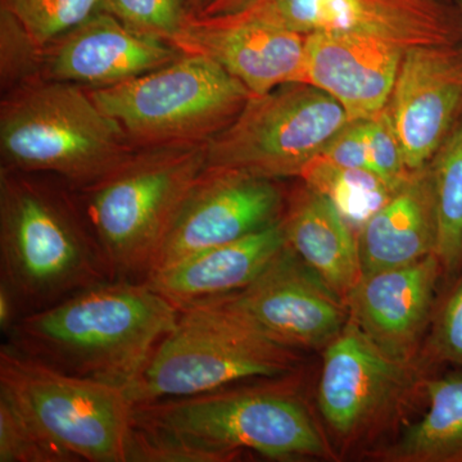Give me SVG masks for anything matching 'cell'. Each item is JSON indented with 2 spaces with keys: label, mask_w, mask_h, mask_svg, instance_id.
<instances>
[{
  "label": "cell",
  "mask_w": 462,
  "mask_h": 462,
  "mask_svg": "<svg viewBox=\"0 0 462 462\" xmlns=\"http://www.w3.org/2000/svg\"><path fill=\"white\" fill-rule=\"evenodd\" d=\"M133 418L127 462H225L243 451L282 461L329 456L306 407L282 385L134 404Z\"/></svg>",
  "instance_id": "cell-1"
},
{
  "label": "cell",
  "mask_w": 462,
  "mask_h": 462,
  "mask_svg": "<svg viewBox=\"0 0 462 462\" xmlns=\"http://www.w3.org/2000/svg\"><path fill=\"white\" fill-rule=\"evenodd\" d=\"M180 310L147 282L111 279L23 315L8 343L60 372L129 391Z\"/></svg>",
  "instance_id": "cell-2"
},
{
  "label": "cell",
  "mask_w": 462,
  "mask_h": 462,
  "mask_svg": "<svg viewBox=\"0 0 462 462\" xmlns=\"http://www.w3.org/2000/svg\"><path fill=\"white\" fill-rule=\"evenodd\" d=\"M0 269L23 316L112 279L71 188L7 167H0Z\"/></svg>",
  "instance_id": "cell-3"
},
{
  "label": "cell",
  "mask_w": 462,
  "mask_h": 462,
  "mask_svg": "<svg viewBox=\"0 0 462 462\" xmlns=\"http://www.w3.org/2000/svg\"><path fill=\"white\" fill-rule=\"evenodd\" d=\"M206 165L207 143L136 149L103 178L72 189L112 279L145 281Z\"/></svg>",
  "instance_id": "cell-4"
},
{
  "label": "cell",
  "mask_w": 462,
  "mask_h": 462,
  "mask_svg": "<svg viewBox=\"0 0 462 462\" xmlns=\"http://www.w3.org/2000/svg\"><path fill=\"white\" fill-rule=\"evenodd\" d=\"M135 151L83 87L42 79L2 96V167L53 176L80 189Z\"/></svg>",
  "instance_id": "cell-5"
},
{
  "label": "cell",
  "mask_w": 462,
  "mask_h": 462,
  "mask_svg": "<svg viewBox=\"0 0 462 462\" xmlns=\"http://www.w3.org/2000/svg\"><path fill=\"white\" fill-rule=\"evenodd\" d=\"M300 357L217 302L180 310L175 328L157 346L127 391L134 404L197 396L242 380L284 378Z\"/></svg>",
  "instance_id": "cell-6"
},
{
  "label": "cell",
  "mask_w": 462,
  "mask_h": 462,
  "mask_svg": "<svg viewBox=\"0 0 462 462\" xmlns=\"http://www.w3.org/2000/svg\"><path fill=\"white\" fill-rule=\"evenodd\" d=\"M87 90L136 149L208 143L252 97L214 60L189 53L133 80Z\"/></svg>",
  "instance_id": "cell-7"
},
{
  "label": "cell",
  "mask_w": 462,
  "mask_h": 462,
  "mask_svg": "<svg viewBox=\"0 0 462 462\" xmlns=\"http://www.w3.org/2000/svg\"><path fill=\"white\" fill-rule=\"evenodd\" d=\"M0 389L78 462H127L134 403L126 391L0 349Z\"/></svg>",
  "instance_id": "cell-8"
},
{
  "label": "cell",
  "mask_w": 462,
  "mask_h": 462,
  "mask_svg": "<svg viewBox=\"0 0 462 462\" xmlns=\"http://www.w3.org/2000/svg\"><path fill=\"white\" fill-rule=\"evenodd\" d=\"M351 121L336 99L314 85L284 84L252 96L236 120L207 143L206 167L272 180L300 178Z\"/></svg>",
  "instance_id": "cell-9"
},
{
  "label": "cell",
  "mask_w": 462,
  "mask_h": 462,
  "mask_svg": "<svg viewBox=\"0 0 462 462\" xmlns=\"http://www.w3.org/2000/svg\"><path fill=\"white\" fill-rule=\"evenodd\" d=\"M231 21L258 23L310 35L374 36L404 50L462 44V17L454 0H248Z\"/></svg>",
  "instance_id": "cell-10"
},
{
  "label": "cell",
  "mask_w": 462,
  "mask_h": 462,
  "mask_svg": "<svg viewBox=\"0 0 462 462\" xmlns=\"http://www.w3.org/2000/svg\"><path fill=\"white\" fill-rule=\"evenodd\" d=\"M211 302L221 303L264 336L294 349L327 346L349 319L346 300L287 243L247 287Z\"/></svg>",
  "instance_id": "cell-11"
},
{
  "label": "cell",
  "mask_w": 462,
  "mask_h": 462,
  "mask_svg": "<svg viewBox=\"0 0 462 462\" xmlns=\"http://www.w3.org/2000/svg\"><path fill=\"white\" fill-rule=\"evenodd\" d=\"M282 216L284 197L276 180L206 167L179 209L149 273L266 229Z\"/></svg>",
  "instance_id": "cell-12"
},
{
  "label": "cell",
  "mask_w": 462,
  "mask_h": 462,
  "mask_svg": "<svg viewBox=\"0 0 462 462\" xmlns=\"http://www.w3.org/2000/svg\"><path fill=\"white\" fill-rule=\"evenodd\" d=\"M387 109L407 169L427 166L462 117V44L406 50Z\"/></svg>",
  "instance_id": "cell-13"
},
{
  "label": "cell",
  "mask_w": 462,
  "mask_h": 462,
  "mask_svg": "<svg viewBox=\"0 0 462 462\" xmlns=\"http://www.w3.org/2000/svg\"><path fill=\"white\" fill-rule=\"evenodd\" d=\"M171 45L181 53L214 60L252 96L305 79L306 36L281 27L197 17L190 12Z\"/></svg>",
  "instance_id": "cell-14"
},
{
  "label": "cell",
  "mask_w": 462,
  "mask_h": 462,
  "mask_svg": "<svg viewBox=\"0 0 462 462\" xmlns=\"http://www.w3.org/2000/svg\"><path fill=\"white\" fill-rule=\"evenodd\" d=\"M181 51L100 11L44 48V80L112 87L169 65Z\"/></svg>",
  "instance_id": "cell-15"
},
{
  "label": "cell",
  "mask_w": 462,
  "mask_h": 462,
  "mask_svg": "<svg viewBox=\"0 0 462 462\" xmlns=\"http://www.w3.org/2000/svg\"><path fill=\"white\" fill-rule=\"evenodd\" d=\"M404 365L392 360L348 320L325 349L319 409L343 437L363 430L407 384Z\"/></svg>",
  "instance_id": "cell-16"
},
{
  "label": "cell",
  "mask_w": 462,
  "mask_h": 462,
  "mask_svg": "<svg viewBox=\"0 0 462 462\" xmlns=\"http://www.w3.org/2000/svg\"><path fill=\"white\" fill-rule=\"evenodd\" d=\"M404 51L374 36L310 33L303 83L329 94L352 120H366L387 107Z\"/></svg>",
  "instance_id": "cell-17"
},
{
  "label": "cell",
  "mask_w": 462,
  "mask_h": 462,
  "mask_svg": "<svg viewBox=\"0 0 462 462\" xmlns=\"http://www.w3.org/2000/svg\"><path fill=\"white\" fill-rule=\"evenodd\" d=\"M436 254L365 275L346 297L348 320L382 354L407 364L424 330L439 276Z\"/></svg>",
  "instance_id": "cell-18"
},
{
  "label": "cell",
  "mask_w": 462,
  "mask_h": 462,
  "mask_svg": "<svg viewBox=\"0 0 462 462\" xmlns=\"http://www.w3.org/2000/svg\"><path fill=\"white\" fill-rule=\"evenodd\" d=\"M284 245L282 218L245 238L203 249L156 270L144 282L179 310L189 309L247 287Z\"/></svg>",
  "instance_id": "cell-19"
},
{
  "label": "cell",
  "mask_w": 462,
  "mask_h": 462,
  "mask_svg": "<svg viewBox=\"0 0 462 462\" xmlns=\"http://www.w3.org/2000/svg\"><path fill=\"white\" fill-rule=\"evenodd\" d=\"M363 276L436 254L437 217L430 163L410 173L397 193L358 230Z\"/></svg>",
  "instance_id": "cell-20"
},
{
  "label": "cell",
  "mask_w": 462,
  "mask_h": 462,
  "mask_svg": "<svg viewBox=\"0 0 462 462\" xmlns=\"http://www.w3.org/2000/svg\"><path fill=\"white\" fill-rule=\"evenodd\" d=\"M285 243L343 300L363 278L357 238L333 202L305 184L282 216Z\"/></svg>",
  "instance_id": "cell-21"
},
{
  "label": "cell",
  "mask_w": 462,
  "mask_h": 462,
  "mask_svg": "<svg viewBox=\"0 0 462 462\" xmlns=\"http://www.w3.org/2000/svg\"><path fill=\"white\" fill-rule=\"evenodd\" d=\"M430 410L396 445L378 454L394 462H462V376L427 383Z\"/></svg>",
  "instance_id": "cell-22"
},
{
  "label": "cell",
  "mask_w": 462,
  "mask_h": 462,
  "mask_svg": "<svg viewBox=\"0 0 462 462\" xmlns=\"http://www.w3.org/2000/svg\"><path fill=\"white\" fill-rule=\"evenodd\" d=\"M437 217L436 256L443 272L462 266V117L430 162Z\"/></svg>",
  "instance_id": "cell-23"
},
{
  "label": "cell",
  "mask_w": 462,
  "mask_h": 462,
  "mask_svg": "<svg viewBox=\"0 0 462 462\" xmlns=\"http://www.w3.org/2000/svg\"><path fill=\"white\" fill-rule=\"evenodd\" d=\"M300 178L309 187L328 197L349 226L357 230L401 188L369 170L337 166L321 157L315 158Z\"/></svg>",
  "instance_id": "cell-24"
},
{
  "label": "cell",
  "mask_w": 462,
  "mask_h": 462,
  "mask_svg": "<svg viewBox=\"0 0 462 462\" xmlns=\"http://www.w3.org/2000/svg\"><path fill=\"white\" fill-rule=\"evenodd\" d=\"M0 462H78L0 389Z\"/></svg>",
  "instance_id": "cell-25"
},
{
  "label": "cell",
  "mask_w": 462,
  "mask_h": 462,
  "mask_svg": "<svg viewBox=\"0 0 462 462\" xmlns=\"http://www.w3.org/2000/svg\"><path fill=\"white\" fill-rule=\"evenodd\" d=\"M44 48L8 8L0 5V89L2 96L42 80Z\"/></svg>",
  "instance_id": "cell-26"
},
{
  "label": "cell",
  "mask_w": 462,
  "mask_h": 462,
  "mask_svg": "<svg viewBox=\"0 0 462 462\" xmlns=\"http://www.w3.org/2000/svg\"><path fill=\"white\" fill-rule=\"evenodd\" d=\"M45 47L102 11L100 0H0Z\"/></svg>",
  "instance_id": "cell-27"
},
{
  "label": "cell",
  "mask_w": 462,
  "mask_h": 462,
  "mask_svg": "<svg viewBox=\"0 0 462 462\" xmlns=\"http://www.w3.org/2000/svg\"><path fill=\"white\" fill-rule=\"evenodd\" d=\"M107 12L134 32L169 42L184 26L190 9L187 0H100Z\"/></svg>",
  "instance_id": "cell-28"
},
{
  "label": "cell",
  "mask_w": 462,
  "mask_h": 462,
  "mask_svg": "<svg viewBox=\"0 0 462 462\" xmlns=\"http://www.w3.org/2000/svg\"><path fill=\"white\" fill-rule=\"evenodd\" d=\"M365 124L370 170L389 184L402 187L411 171L404 162L402 147L387 107L366 118Z\"/></svg>",
  "instance_id": "cell-29"
},
{
  "label": "cell",
  "mask_w": 462,
  "mask_h": 462,
  "mask_svg": "<svg viewBox=\"0 0 462 462\" xmlns=\"http://www.w3.org/2000/svg\"><path fill=\"white\" fill-rule=\"evenodd\" d=\"M433 349L440 360L462 366V278L440 312Z\"/></svg>",
  "instance_id": "cell-30"
},
{
  "label": "cell",
  "mask_w": 462,
  "mask_h": 462,
  "mask_svg": "<svg viewBox=\"0 0 462 462\" xmlns=\"http://www.w3.org/2000/svg\"><path fill=\"white\" fill-rule=\"evenodd\" d=\"M321 158L334 165L349 169L370 170L367 156L366 124L365 120L351 121L324 148Z\"/></svg>",
  "instance_id": "cell-31"
},
{
  "label": "cell",
  "mask_w": 462,
  "mask_h": 462,
  "mask_svg": "<svg viewBox=\"0 0 462 462\" xmlns=\"http://www.w3.org/2000/svg\"><path fill=\"white\" fill-rule=\"evenodd\" d=\"M21 318H23V311L16 297L5 282H0V328L3 333L8 336L9 331Z\"/></svg>",
  "instance_id": "cell-32"
},
{
  "label": "cell",
  "mask_w": 462,
  "mask_h": 462,
  "mask_svg": "<svg viewBox=\"0 0 462 462\" xmlns=\"http://www.w3.org/2000/svg\"><path fill=\"white\" fill-rule=\"evenodd\" d=\"M248 0H203L202 5L191 14L197 17H221L238 11Z\"/></svg>",
  "instance_id": "cell-33"
},
{
  "label": "cell",
  "mask_w": 462,
  "mask_h": 462,
  "mask_svg": "<svg viewBox=\"0 0 462 462\" xmlns=\"http://www.w3.org/2000/svg\"><path fill=\"white\" fill-rule=\"evenodd\" d=\"M203 0H187L188 7H189L190 12H196L197 9L199 8V5H202Z\"/></svg>",
  "instance_id": "cell-34"
},
{
  "label": "cell",
  "mask_w": 462,
  "mask_h": 462,
  "mask_svg": "<svg viewBox=\"0 0 462 462\" xmlns=\"http://www.w3.org/2000/svg\"><path fill=\"white\" fill-rule=\"evenodd\" d=\"M456 7L458 8V11H460V14L462 17V0H454Z\"/></svg>",
  "instance_id": "cell-35"
}]
</instances>
